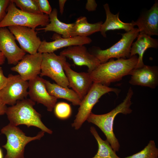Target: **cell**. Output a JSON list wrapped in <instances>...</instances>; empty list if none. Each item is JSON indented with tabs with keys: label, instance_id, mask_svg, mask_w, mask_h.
<instances>
[{
	"label": "cell",
	"instance_id": "obj_1",
	"mask_svg": "<svg viewBox=\"0 0 158 158\" xmlns=\"http://www.w3.org/2000/svg\"><path fill=\"white\" fill-rule=\"evenodd\" d=\"M138 57L135 55L128 59H110L100 63L89 73L93 83L109 87L111 83L121 80L125 76L130 75L135 68Z\"/></svg>",
	"mask_w": 158,
	"mask_h": 158
},
{
	"label": "cell",
	"instance_id": "obj_2",
	"mask_svg": "<svg viewBox=\"0 0 158 158\" xmlns=\"http://www.w3.org/2000/svg\"><path fill=\"white\" fill-rule=\"evenodd\" d=\"M133 95V91L131 87H130L123 101L115 108L104 114H96L92 113L87 120L99 128L115 152L119 151L120 146L113 131L114 121L116 116L118 114L127 115L132 112V110L130 107L132 104L131 99Z\"/></svg>",
	"mask_w": 158,
	"mask_h": 158
},
{
	"label": "cell",
	"instance_id": "obj_3",
	"mask_svg": "<svg viewBox=\"0 0 158 158\" xmlns=\"http://www.w3.org/2000/svg\"><path fill=\"white\" fill-rule=\"evenodd\" d=\"M35 104L30 99L25 98L7 107L6 114L9 123L17 126L20 125H25L28 127L35 126L44 132L52 134V131L42 121L41 115L33 108Z\"/></svg>",
	"mask_w": 158,
	"mask_h": 158
},
{
	"label": "cell",
	"instance_id": "obj_4",
	"mask_svg": "<svg viewBox=\"0 0 158 158\" xmlns=\"http://www.w3.org/2000/svg\"><path fill=\"white\" fill-rule=\"evenodd\" d=\"M1 132L7 138L6 144L2 146L6 151L4 158H24L26 145L31 141L40 140L45 133L41 130L35 136H28L18 127L10 123L4 127Z\"/></svg>",
	"mask_w": 158,
	"mask_h": 158
},
{
	"label": "cell",
	"instance_id": "obj_5",
	"mask_svg": "<svg viewBox=\"0 0 158 158\" xmlns=\"http://www.w3.org/2000/svg\"><path fill=\"white\" fill-rule=\"evenodd\" d=\"M49 22V15L34 14L23 11L10 0L6 15L0 23V28L19 26L35 29L39 26L45 27Z\"/></svg>",
	"mask_w": 158,
	"mask_h": 158
},
{
	"label": "cell",
	"instance_id": "obj_6",
	"mask_svg": "<svg viewBox=\"0 0 158 158\" xmlns=\"http://www.w3.org/2000/svg\"><path fill=\"white\" fill-rule=\"evenodd\" d=\"M120 91L121 90L118 88L93 83L79 105L78 113L72 123V126L75 130L79 129L92 113L94 106L103 95L109 92H113L118 95Z\"/></svg>",
	"mask_w": 158,
	"mask_h": 158
},
{
	"label": "cell",
	"instance_id": "obj_7",
	"mask_svg": "<svg viewBox=\"0 0 158 158\" xmlns=\"http://www.w3.org/2000/svg\"><path fill=\"white\" fill-rule=\"evenodd\" d=\"M139 31L137 28L124 33H119L121 39L114 45L105 50L97 48L95 50L94 54L101 63H105L109 59L116 58L127 59L130 58L132 44L137 37Z\"/></svg>",
	"mask_w": 158,
	"mask_h": 158
},
{
	"label": "cell",
	"instance_id": "obj_8",
	"mask_svg": "<svg viewBox=\"0 0 158 158\" xmlns=\"http://www.w3.org/2000/svg\"><path fill=\"white\" fill-rule=\"evenodd\" d=\"M66 58L54 53L42 54L41 77L47 76L56 83L66 88H69L68 81L63 69L66 63Z\"/></svg>",
	"mask_w": 158,
	"mask_h": 158
},
{
	"label": "cell",
	"instance_id": "obj_9",
	"mask_svg": "<svg viewBox=\"0 0 158 158\" xmlns=\"http://www.w3.org/2000/svg\"><path fill=\"white\" fill-rule=\"evenodd\" d=\"M5 86L0 91V99L6 105H15L18 101L26 98L28 95V82L18 75L10 74Z\"/></svg>",
	"mask_w": 158,
	"mask_h": 158
},
{
	"label": "cell",
	"instance_id": "obj_10",
	"mask_svg": "<svg viewBox=\"0 0 158 158\" xmlns=\"http://www.w3.org/2000/svg\"><path fill=\"white\" fill-rule=\"evenodd\" d=\"M16 40L8 28H0V52L9 64L16 65L26 54V52L17 45Z\"/></svg>",
	"mask_w": 158,
	"mask_h": 158
},
{
	"label": "cell",
	"instance_id": "obj_11",
	"mask_svg": "<svg viewBox=\"0 0 158 158\" xmlns=\"http://www.w3.org/2000/svg\"><path fill=\"white\" fill-rule=\"evenodd\" d=\"M18 42L20 48L30 54L36 53L42 41L35 29L26 27L11 26L8 27Z\"/></svg>",
	"mask_w": 158,
	"mask_h": 158
},
{
	"label": "cell",
	"instance_id": "obj_12",
	"mask_svg": "<svg viewBox=\"0 0 158 158\" xmlns=\"http://www.w3.org/2000/svg\"><path fill=\"white\" fill-rule=\"evenodd\" d=\"M59 55L72 59L76 65L87 66L89 73L101 63L94 54L88 52L84 45L68 47L61 51Z\"/></svg>",
	"mask_w": 158,
	"mask_h": 158
},
{
	"label": "cell",
	"instance_id": "obj_13",
	"mask_svg": "<svg viewBox=\"0 0 158 158\" xmlns=\"http://www.w3.org/2000/svg\"><path fill=\"white\" fill-rule=\"evenodd\" d=\"M42 60V54L40 52L33 54H25L11 69L18 73L24 80L29 81L40 74Z\"/></svg>",
	"mask_w": 158,
	"mask_h": 158
},
{
	"label": "cell",
	"instance_id": "obj_14",
	"mask_svg": "<svg viewBox=\"0 0 158 158\" xmlns=\"http://www.w3.org/2000/svg\"><path fill=\"white\" fill-rule=\"evenodd\" d=\"M45 79L39 76L29 81L28 95L30 99L42 104L49 111H52L57 99L50 95L47 90Z\"/></svg>",
	"mask_w": 158,
	"mask_h": 158
},
{
	"label": "cell",
	"instance_id": "obj_15",
	"mask_svg": "<svg viewBox=\"0 0 158 158\" xmlns=\"http://www.w3.org/2000/svg\"><path fill=\"white\" fill-rule=\"evenodd\" d=\"M63 69L68 81L69 87H71L82 100L93 83L90 73L88 72H78L73 71L67 62L64 66Z\"/></svg>",
	"mask_w": 158,
	"mask_h": 158
},
{
	"label": "cell",
	"instance_id": "obj_16",
	"mask_svg": "<svg viewBox=\"0 0 158 158\" xmlns=\"http://www.w3.org/2000/svg\"><path fill=\"white\" fill-rule=\"evenodd\" d=\"M53 41L47 42L42 41L38 52L43 54L52 53L57 50L63 47L77 45H84L90 43L91 39L88 37H75L63 38L59 35L54 34L52 37Z\"/></svg>",
	"mask_w": 158,
	"mask_h": 158
},
{
	"label": "cell",
	"instance_id": "obj_17",
	"mask_svg": "<svg viewBox=\"0 0 158 158\" xmlns=\"http://www.w3.org/2000/svg\"><path fill=\"white\" fill-rule=\"evenodd\" d=\"M129 83L133 85L155 89L158 85V67L156 66L144 65L142 67L134 69L131 71Z\"/></svg>",
	"mask_w": 158,
	"mask_h": 158
},
{
	"label": "cell",
	"instance_id": "obj_18",
	"mask_svg": "<svg viewBox=\"0 0 158 158\" xmlns=\"http://www.w3.org/2000/svg\"><path fill=\"white\" fill-rule=\"evenodd\" d=\"M139 32L150 36L158 35V1L156 0L150 9L142 13L134 21Z\"/></svg>",
	"mask_w": 158,
	"mask_h": 158
},
{
	"label": "cell",
	"instance_id": "obj_19",
	"mask_svg": "<svg viewBox=\"0 0 158 158\" xmlns=\"http://www.w3.org/2000/svg\"><path fill=\"white\" fill-rule=\"evenodd\" d=\"M136 41L132 44L130 57L138 55V61L134 69L141 68L145 65L143 62V56L146 50L150 48L157 49L158 47L157 39L152 38L145 34L139 32Z\"/></svg>",
	"mask_w": 158,
	"mask_h": 158
},
{
	"label": "cell",
	"instance_id": "obj_20",
	"mask_svg": "<svg viewBox=\"0 0 158 158\" xmlns=\"http://www.w3.org/2000/svg\"><path fill=\"white\" fill-rule=\"evenodd\" d=\"M105 12L106 18L102 24L100 32L104 37H106V32L109 30L122 29L128 32L134 28V21L130 23H125L121 21L119 18V12L114 14L111 12L108 4H105L103 5Z\"/></svg>",
	"mask_w": 158,
	"mask_h": 158
},
{
	"label": "cell",
	"instance_id": "obj_21",
	"mask_svg": "<svg viewBox=\"0 0 158 158\" xmlns=\"http://www.w3.org/2000/svg\"><path fill=\"white\" fill-rule=\"evenodd\" d=\"M49 16L50 22L49 24L44 27L36 28V30L54 32L61 35L63 38L71 37V33L74 23L67 24L60 21L58 18V11L56 8L52 10Z\"/></svg>",
	"mask_w": 158,
	"mask_h": 158
},
{
	"label": "cell",
	"instance_id": "obj_22",
	"mask_svg": "<svg viewBox=\"0 0 158 158\" xmlns=\"http://www.w3.org/2000/svg\"><path fill=\"white\" fill-rule=\"evenodd\" d=\"M45 83L49 93L56 98L64 99L71 102L74 106L79 105L82 100L73 90L64 88L56 83H51L45 80Z\"/></svg>",
	"mask_w": 158,
	"mask_h": 158
},
{
	"label": "cell",
	"instance_id": "obj_23",
	"mask_svg": "<svg viewBox=\"0 0 158 158\" xmlns=\"http://www.w3.org/2000/svg\"><path fill=\"white\" fill-rule=\"evenodd\" d=\"M103 23L101 21L94 23H90L88 22L85 17H80L74 23L71 37H88L95 32H99Z\"/></svg>",
	"mask_w": 158,
	"mask_h": 158
},
{
	"label": "cell",
	"instance_id": "obj_24",
	"mask_svg": "<svg viewBox=\"0 0 158 158\" xmlns=\"http://www.w3.org/2000/svg\"><path fill=\"white\" fill-rule=\"evenodd\" d=\"M90 131L96 140L98 145L97 153L92 158H121L117 155L108 141L101 138L95 127H91Z\"/></svg>",
	"mask_w": 158,
	"mask_h": 158
},
{
	"label": "cell",
	"instance_id": "obj_25",
	"mask_svg": "<svg viewBox=\"0 0 158 158\" xmlns=\"http://www.w3.org/2000/svg\"><path fill=\"white\" fill-rule=\"evenodd\" d=\"M123 158H158V149L154 141L151 140L141 151Z\"/></svg>",
	"mask_w": 158,
	"mask_h": 158
},
{
	"label": "cell",
	"instance_id": "obj_26",
	"mask_svg": "<svg viewBox=\"0 0 158 158\" xmlns=\"http://www.w3.org/2000/svg\"><path fill=\"white\" fill-rule=\"evenodd\" d=\"M10 0L23 11L34 14H44L39 10L36 0Z\"/></svg>",
	"mask_w": 158,
	"mask_h": 158
},
{
	"label": "cell",
	"instance_id": "obj_27",
	"mask_svg": "<svg viewBox=\"0 0 158 158\" xmlns=\"http://www.w3.org/2000/svg\"><path fill=\"white\" fill-rule=\"evenodd\" d=\"M54 109L55 116L60 119H67L71 115L72 109L71 106L67 103L60 102L56 103Z\"/></svg>",
	"mask_w": 158,
	"mask_h": 158
},
{
	"label": "cell",
	"instance_id": "obj_28",
	"mask_svg": "<svg viewBox=\"0 0 158 158\" xmlns=\"http://www.w3.org/2000/svg\"><path fill=\"white\" fill-rule=\"evenodd\" d=\"M40 11L49 15L52 11L51 7L47 0H36Z\"/></svg>",
	"mask_w": 158,
	"mask_h": 158
},
{
	"label": "cell",
	"instance_id": "obj_29",
	"mask_svg": "<svg viewBox=\"0 0 158 158\" xmlns=\"http://www.w3.org/2000/svg\"><path fill=\"white\" fill-rule=\"evenodd\" d=\"M10 0H0V23L5 17Z\"/></svg>",
	"mask_w": 158,
	"mask_h": 158
},
{
	"label": "cell",
	"instance_id": "obj_30",
	"mask_svg": "<svg viewBox=\"0 0 158 158\" xmlns=\"http://www.w3.org/2000/svg\"><path fill=\"white\" fill-rule=\"evenodd\" d=\"M97 4L95 0H87L85 5V8L88 11L96 10Z\"/></svg>",
	"mask_w": 158,
	"mask_h": 158
},
{
	"label": "cell",
	"instance_id": "obj_31",
	"mask_svg": "<svg viewBox=\"0 0 158 158\" xmlns=\"http://www.w3.org/2000/svg\"><path fill=\"white\" fill-rule=\"evenodd\" d=\"M8 80V77L4 75L2 69L0 66V91L5 86Z\"/></svg>",
	"mask_w": 158,
	"mask_h": 158
},
{
	"label": "cell",
	"instance_id": "obj_32",
	"mask_svg": "<svg viewBox=\"0 0 158 158\" xmlns=\"http://www.w3.org/2000/svg\"><path fill=\"white\" fill-rule=\"evenodd\" d=\"M7 107L0 99V116L6 114Z\"/></svg>",
	"mask_w": 158,
	"mask_h": 158
},
{
	"label": "cell",
	"instance_id": "obj_33",
	"mask_svg": "<svg viewBox=\"0 0 158 158\" xmlns=\"http://www.w3.org/2000/svg\"><path fill=\"white\" fill-rule=\"evenodd\" d=\"M66 1V0L59 1L60 12L61 15H62L63 12L64 7Z\"/></svg>",
	"mask_w": 158,
	"mask_h": 158
},
{
	"label": "cell",
	"instance_id": "obj_34",
	"mask_svg": "<svg viewBox=\"0 0 158 158\" xmlns=\"http://www.w3.org/2000/svg\"><path fill=\"white\" fill-rule=\"evenodd\" d=\"M5 57L3 54L0 52V65L4 64L5 60Z\"/></svg>",
	"mask_w": 158,
	"mask_h": 158
},
{
	"label": "cell",
	"instance_id": "obj_35",
	"mask_svg": "<svg viewBox=\"0 0 158 158\" xmlns=\"http://www.w3.org/2000/svg\"><path fill=\"white\" fill-rule=\"evenodd\" d=\"M0 158H3V155L2 151L0 148Z\"/></svg>",
	"mask_w": 158,
	"mask_h": 158
}]
</instances>
